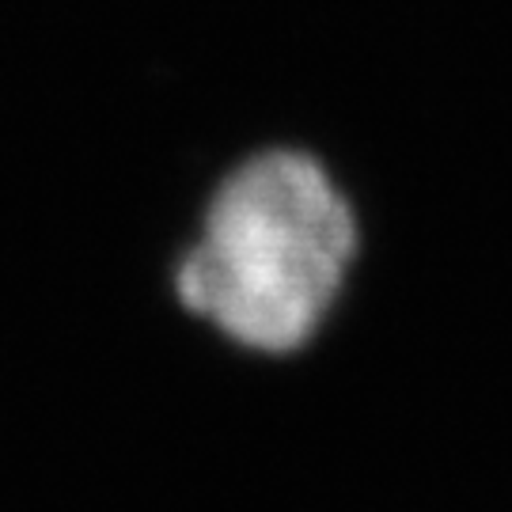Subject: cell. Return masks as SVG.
I'll return each instance as SVG.
<instances>
[{
	"label": "cell",
	"instance_id": "cell-1",
	"mask_svg": "<svg viewBox=\"0 0 512 512\" xmlns=\"http://www.w3.org/2000/svg\"><path fill=\"white\" fill-rule=\"evenodd\" d=\"M353 255L357 220L327 167L274 148L217 186L175 289L228 342L293 353L327 323Z\"/></svg>",
	"mask_w": 512,
	"mask_h": 512
}]
</instances>
